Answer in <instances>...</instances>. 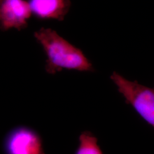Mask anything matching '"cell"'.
I'll list each match as a JSON object with an SVG mask.
<instances>
[{"label":"cell","mask_w":154,"mask_h":154,"mask_svg":"<svg viewBox=\"0 0 154 154\" xmlns=\"http://www.w3.org/2000/svg\"><path fill=\"white\" fill-rule=\"evenodd\" d=\"M47 57L46 71L55 74L62 70L93 72L91 63L82 51L50 28H41L34 33Z\"/></svg>","instance_id":"6da1fadb"},{"label":"cell","mask_w":154,"mask_h":154,"mask_svg":"<svg viewBox=\"0 0 154 154\" xmlns=\"http://www.w3.org/2000/svg\"><path fill=\"white\" fill-rule=\"evenodd\" d=\"M110 78L127 103L131 105L139 116L154 128V88L127 80L116 72Z\"/></svg>","instance_id":"7a4b0ae2"},{"label":"cell","mask_w":154,"mask_h":154,"mask_svg":"<svg viewBox=\"0 0 154 154\" xmlns=\"http://www.w3.org/2000/svg\"><path fill=\"white\" fill-rule=\"evenodd\" d=\"M76 154H103L98 144L96 137L89 132L82 133Z\"/></svg>","instance_id":"8992f818"},{"label":"cell","mask_w":154,"mask_h":154,"mask_svg":"<svg viewBox=\"0 0 154 154\" xmlns=\"http://www.w3.org/2000/svg\"><path fill=\"white\" fill-rule=\"evenodd\" d=\"M32 14L25 0H0V29L3 31L26 28Z\"/></svg>","instance_id":"3957f363"},{"label":"cell","mask_w":154,"mask_h":154,"mask_svg":"<svg viewBox=\"0 0 154 154\" xmlns=\"http://www.w3.org/2000/svg\"><path fill=\"white\" fill-rule=\"evenodd\" d=\"M32 13L39 19L62 21L70 11V0H29Z\"/></svg>","instance_id":"5b68a950"},{"label":"cell","mask_w":154,"mask_h":154,"mask_svg":"<svg viewBox=\"0 0 154 154\" xmlns=\"http://www.w3.org/2000/svg\"><path fill=\"white\" fill-rule=\"evenodd\" d=\"M8 154H45L38 135L25 127L17 128L6 140Z\"/></svg>","instance_id":"277c9868"}]
</instances>
